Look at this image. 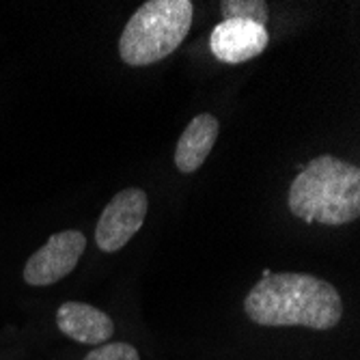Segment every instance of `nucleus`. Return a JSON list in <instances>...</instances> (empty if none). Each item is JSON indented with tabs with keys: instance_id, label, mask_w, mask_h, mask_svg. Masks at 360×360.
Listing matches in <instances>:
<instances>
[{
	"instance_id": "obj_1",
	"label": "nucleus",
	"mask_w": 360,
	"mask_h": 360,
	"mask_svg": "<svg viewBox=\"0 0 360 360\" xmlns=\"http://www.w3.org/2000/svg\"><path fill=\"white\" fill-rule=\"evenodd\" d=\"M244 311L250 321L268 328L333 330L343 317V302L330 283L313 274L278 272L264 276L248 291Z\"/></svg>"
},
{
	"instance_id": "obj_2",
	"label": "nucleus",
	"mask_w": 360,
	"mask_h": 360,
	"mask_svg": "<svg viewBox=\"0 0 360 360\" xmlns=\"http://www.w3.org/2000/svg\"><path fill=\"white\" fill-rule=\"evenodd\" d=\"M287 203L309 224L354 222L360 216V169L335 155H319L291 181Z\"/></svg>"
},
{
	"instance_id": "obj_3",
	"label": "nucleus",
	"mask_w": 360,
	"mask_h": 360,
	"mask_svg": "<svg viewBox=\"0 0 360 360\" xmlns=\"http://www.w3.org/2000/svg\"><path fill=\"white\" fill-rule=\"evenodd\" d=\"M194 5L190 0H149L125 24L119 54L125 65L147 68L173 54L188 37Z\"/></svg>"
},
{
	"instance_id": "obj_4",
	"label": "nucleus",
	"mask_w": 360,
	"mask_h": 360,
	"mask_svg": "<svg viewBox=\"0 0 360 360\" xmlns=\"http://www.w3.org/2000/svg\"><path fill=\"white\" fill-rule=\"evenodd\" d=\"M149 207L147 192L141 188H125L117 192L110 203L104 207L100 220L95 226L97 248L104 252L121 250L132 240L145 222Z\"/></svg>"
},
{
	"instance_id": "obj_5",
	"label": "nucleus",
	"mask_w": 360,
	"mask_h": 360,
	"mask_svg": "<svg viewBox=\"0 0 360 360\" xmlns=\"http://www.w3.org/2000/svg\"><path fill=\"white\" fill-rule=\"evenodd\" d=\"M86 248V238L68 229L50 236V240L30 255L24 266V283L32 287H46L54 285L60 278L70 276Z\"/></svg>"
},
{
	"instance_id": "obj_6",
	"label": "nucleus",
	"mask_w": 360,
	"mask_h": 360,
	"mask_svg": "<svg viewBox=\"0 0 360 360\" xmlns=\"http://www.w3.org/2000/svg\"><path fill=\"white\" fill-rule=\"evenodd\" d=\"M268 41L266 26L250 20H222L212 30L210 50L218 60L238 65L259 56L268 48Z\"/></svg>"
},
{
	"instance_id": "obj_7",
	"label": "nucleus",
	"mask_w": 360,
	"mask_h": 360,
	"mask_svg": "<svg viewBox=\"0 0 360 360\" xmlns=\"http://www.w3.org/2000/svg\"><path fill=\"white\" fill-rule=\"evenodd\" d=\"M58 330L82 345H104L115 335L112 319L86 302H63L56 311Z\"/></svg>"
},
{
	"instance_id": "obj_8",
	"label": "nucleus",
	"mask_w": 360,
	"mask_h": 360,
	"mask_svg": "<svg viewBox=\"0 0 360 360\" xmlns=\"http://www.w3.org/2000/svg\"><path fill=\"white\" fill-rule=\"evenodd\" d=\"M220 132V123L214 115L201 112L196 115L184 129V134L175 147V167L179 173H194L203 167L210 151L216 145Z\"/></svg>"
},
{
	"instance_id": "obj_9",
	"label": "nucleus",
	"mask_w": 360,
	"mask_h": 360,
	"mask_svg": "<svg viewBox=\"0 0 360 360\" xmlns=\"http://www.w3.org/2000/svg\"><path fill=\"white\" fill-rule=\"evenodd\" d=\"M222 20H250L255 24L266 26L270 11L264 0H224L220 5Z\"/></svg>"
},
{
	"instance_id": "obj_10",
	"label": "nucleus",
	"mask_w": 360,
	"mask_h": 360,
	"mask_svg": "<svg viewBox=\"0 0 360 360\" xmlns=\"http://www.w3.org/2000/svg\"><path fill=\"white\" fill-rule=\"evenodd\" d=\"M84 360H141V354L129 343H104L89 352Z\"/></svg>"
}]
</instances>
